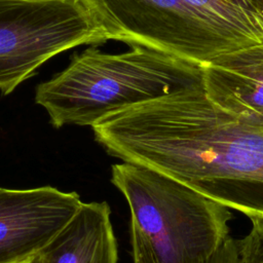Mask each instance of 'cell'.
<instances>
[{
  "label": "cell",
  "instance_id": "1",
  "mask_svg": "<svg viewBox=\"0 0 263 263\" xmlns=\"http://www.w3.org/2000/svg\"><path fill=\"white\" fill-rule=\"evenodd\" d=\"M91 127L122 162L154 170L249 219L263 218V122L219 108L200 82L122 108Z\"/></svg>",
  "mask_w": 263,
  "mask_h": 263
},
{
  "label": "cell",
  "instance_id": "2",
  "mask_svg": "<svg viewBox=\"0 0 263 263\" xmlns=\"http://www.w3.org/2000/svg\"><path fill=\"white\" fill-rule=\"evenodd\" d=\"M107 40L202 66L263 44V0H78Z\"/></svg>",
  "mask_w": 263,
  "mask_h": 263
},
{
  "label": "cell",
  "instance_id": "3",
  "mask_svg": "<svg viewBox=\"0 0 263 263\" xmlns=\"http://www.w3.org/2000/svg\"><path fill=\"white\" fill-rule=\"evenodd\" d=\"M200 72L199 65L146 46L106 53L93 45L40 83L35 102L54 127L92 126L122 108L199 83Z\"/></svg>",
  "mask_w": 263,
  "mask_h": 263
},
{
  "label": "cell",
  "instance_id": "4",
  "mask_svg": "<svg viewBox=\"0 0 263 263\" xmlns=\"http://www.w3.org/2000/svg\"><path fill=\"white\" fill-rule=\"evenodd\" d=\"M130 212L133 263H208L229 235L230 210L154 170L112 165Z\"/></svg>",
  "mask_w": 263,
  "mask_h": 263
},
{
  "label": "cell",
  "instance_id": "5",
  "mask_svg": "<svg viewBox=\"0 0 263 263\" xmlns=\"http://www.w3.org/2000/svg\"><path fill=\"white\" fill-rule=\"evenodd\" d=\"M106 41L78 0H0V90L10 93L64 50Z\"/></svg>",
  "mask_w": 263,
  "mask_h": 263
},
{
  "label": "cell",
  "instance_id": "6",
  "mask_svg": "<svg viewBox=\"0 0 263 263\" xmlns=\"http://www.w3.org/2000/svg\"><path fill=\"white\" fill-rule=\"evenodd\" d=\"M82 201L51 186L0 187V263H26L64 229Z\"/></svg>",
  "mask_w": 263,
  "mask_h": 263
},
{
  "label": "cell",
  "instance_id": "7",
  "mask_svg": "<svg viewBox=\"0 0 263 263\" xmlns=\"http://www.w3.org/2000/svg\"><path fill=\"white\" fill-rule=\"evenodd\" d=\"M208 99L240 118L263 122V44L223 54L200 66Z\"/></svg>",
  "mask_w": 263,
  "mask_h": 263
},
{
  "label": "cell",
  "instance_id": "8",
  "mask_svg": "<svg viewBox=\"0 0 263 263\" xmlns=\"http://www.w3.org/2000/svg\"><path fill=\"white\" fill-rule=\"evenodd\" d=\"M38 256L39 263H117V243L108 203L82 202Z\"/></svg>",
  "mask_w": 263,
  "mask_h": 263
},
{
  "label": "cell",
  "instance_id": "9",
  "mask_svg": "<svg viewBox=\"0 0 263 263\" xmlns=\"http://www.w3.org/2000/svg\"><path fill=\"white\" fill-rule=\"evenodd\" d=\"M248 234L237 239L241 263H263V218H251Z\"/></svg>",
  "mask_w": 263,
  "mask_h": 263
},
{
  "label": "cell",
  "instance_id": "10",
  "mask_svg": "<svg viewBox=\"0 0 263 263\" xmlns=\"http://www.w3.org/2000/svg\"><path fill=\"white\" fill-rule=\"evenodd\" d=\"M26 263H39V256L35 257L34 259H32V260H30V261H28Z\"/></svg>",
  "mask_w": 263,
  "mask_h": 263
}]
</instances>
